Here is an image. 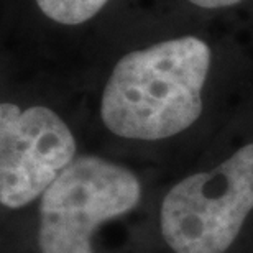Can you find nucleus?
I'll use <instances>...</instances> for the list:
<instances>
[{
  "label": "nucleus",
  "mask_w": 253,
  "mask_h": 253,
  "mask_svg": "<svg viewBox=\"0 0 253 253\" xmlns=\"http://www.w3.org/2000/svg\"><path fill=\"white\" fill-rule=\"evenodd\" d=\"M211 68V49L196 37L173 38L136 49L115 64L100 100L112 133L163 140L196 122Z\"/></svg>",
  "instance_id": "obj_1"
},
{
  "label": "nucleus",
  "mask_w": 253,
  "mask_h": 253,
  "mask_svg": "<svg viewBox=\"0 0 253 253\" xmlns=\"http://www.w3.org/2000/svg\"><path fill=\"white\" fill-rule=\"evenodd\" d=\"M252 211L253 143L176 184L161 204V234L176 253H224Z\"/></svg>",
  "instance_id": "obj_2"
},
{
  "label": "nucleus",
  "mask_w": 253,
  "mask_h": 253,
  "mask_svg": "<svg viewBox=\"0 0 253 253\" xmlns=\"http://www.w3.org/2000/svg\"><path fill=\"white\" fill-rule=\"evenodd\" d=\"M140 196V181L130 169L99 156H79L42 197L40 250L94 253L95 229L130 212Z\"/></svg>",
  "instance_id": "obj_3"
},
{
  "label": "nucleus",
  "mask_w": 253,
  "mask_h": 253,
  "mask_svg": "<svg viewBox=\"0 0 253 253\" xmlns=\"http://www.w3.org/2000/svg\"><path fill=\"white\" fill-rule=\"evenodd\" d=\"M76 140L58 114L43 105H0V201L20 209L44 194L76 160Z\"/></svg>",
  "instance_id": "obj_4"
},
{
  "label": "nucleus",
  "mask_w": 253,
  "mask_h": 253,
  "mask_svg": "<svg viewBox=\"0 0 253 253\" xmlns=\"http://www.w3.org/2000/svg\"><path fill=\"white\" fill-rule=\"evenodd\" d=\"M40 10L61 25H81L97 15L109 0H35Z\"/></svg>",
  "instance_id": "obj_5"
},
{
  "label": "nucleus",
  "mask_w": 253,
  "mask_h": 253,
  "mask_svg": "<svg viewBox=\"0 0 253 253\" xmlns=\"http://www.w3.org/2000/svg\"><path fill=\"white\" fill-rule=\"evenodd\" d=\"M189 2L201 8H225L244 2V0H189Z\"/></svg>",
  "instance_id": "obj_6"
}]
</instances>
